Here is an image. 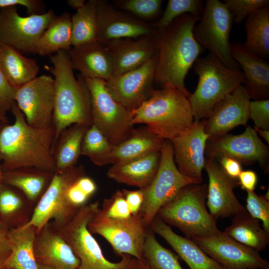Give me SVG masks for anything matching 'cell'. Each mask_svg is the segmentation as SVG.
<instances>
[{
  "mask_svg": "<svg viewBox=\"0 0 269 269\" xmlns=\"http://www.w3.org/2000/svg\"><path fill=\"white\" fill-rule=\"evenodd\" d=\"M11 111L15 121L0 130V158L2 172L24 167L56 172L53 155L55 131L53 125L35 128L26 122L15 102Z\"/></svg>",
  "mask_w": 269,
  "mask_h": 269,
  "instance_id": "6da1fadb",
  "label": "cell"
},
{
  "mask_svg": "<svg viewBox=\"0 0 269 269\" xmlns=\"http://www.w3.org/2000/svg\"><path fill=\"white\" fill-rule=\"evenodd\" d=\"M200 16L185 14L159 32L154 82L163 87L176 88L188 98L185 78L202 52L193 30Z\"/></svg>",
  "mask_w": 269,
  "mask_h": 269,
  "instance_id": "7a4b0ae2",
  "label": "cell"
},
{
  "mask_svg": "<svg viewBox=\"0 0 269 269\" xmlns=\"http://www.w3.org/2000/svg\"><path fill=\"white\" fill-rule=\"evenodd\" d=\"M50 61L52 66L45 68L54 76L55 145L67 128L77 124L91 126L92 122L89 90L81 75L75 77L67 51L60 50L50 55Z\"/></svg>",
  "mask_w": 269,
  "mask_h": 269,
  "instance_id": "3957f363",
  "label": "cell"
},
{
  "mask_svg": "<svg viewBox=\"0 0 269 269\" xmlns=\"http://www.w3.org/2000/svg\"><path fill=\"white\" fill-rule=\"evenodd\" d=\"M134 125L144 124L153 134L170 141L186 132L194 118L188 98L171 87L154 90L150 97L132 111Z\"/></svg>",
  "mask_w": 269,
  "mask_h": 269,
  "instance_id": "277c9868",
  "label": "cell"
},
{
  "mask_svg": "<svg viewBox=\"0 0 269 269\" xmlns=\"http://www.w3.org/2000/svg\"><path fill=\"white\" fill-rule=\"evenodd\" d=\"M207 191L204 184L186 185L160 209L156 216L190 239L217 234L220 231L216 219L206 206Z\"/></svg>",
  "mask_w": 269,
  "mask_h": 269,
  "instance_id": "5b68a950",
  "label": "cell"
},
{
  "mask_svg": "<svg viewBox=\"0 0 269 269\" xmlns=\"http://www.w3.org/2000/svg\"><path fill=\"white\" fill-rule=\"evenodd\" d=\"M193 66L198 82L188 98L195 121L207 118L213 107L245 82L239 69L226 66L211 53L198 58Z\"/></svg>",
  "mask_w": 269,
  "mask_h": 269,
  "instance_id": "8992f818",
  "label": "cell"
},
{
  "mask_svg": "<svg viewBox=\"0 0 269 269\" xmlns=\"http://www.w3.org/2000/svg\"><path fill=\"white\" fill-rule=\"evenodd\" d=\"M99 205L96 201L82 206L70 222L58 228L59 231L80 260L77 269H126L132 256L123 255L122 259L117 263L108 261L88 229V224Z\"/></svg>",
  "mask_w": 269,
  "mask_h": 269,
  "instance_id": "52a82bcc",
  "label": "cell"
},
{
  "mask_svg": "<svg viewBox=\"0 0 269 269\" xmlns=\"http://www.w3.org/2000/svg\"><path fill=\"white\" fill-rule=\"evenodd\" d=\"M160 152L157 171L149 185L141 189L143 201L139 212L146 228L150 227L160 209L174 198L182 188L189 184L201 183L184 175L178 170L171 141L164 139Z\"/></svg>",
  "mask_w": 269,
  "mask_h": 269,
  "instance_id": "ba28073f",
  "label": "cell"
},
{
  "mask_svg": "<svg viewBox=\"0 0 269 269\" xmlns=\"http://www.w3.org/2000/svg\"><path fill=\"white\" fill-rule=\"evenodd\" d=\"M84 79L90 94L92 125L115 146L129 137L135 129L132 111L114 99L105 80Z\"/></svg>",
  "mask_w": 269,
  "mask_h": 269,
  "instance_id": "9c48e42d",
  "label": "cell"
},
{
  "mask_svg": "<svg viewBox=\"0 0 269 269\" xmlns=\"http://www.w3.org/2000/svg\"><path fill=\"white\" fill-rule=\"evenodd\" d=\"M85 175L83 165L55 172L48 188L36 204L30 221L26 225L34 226L38 232L51 219L57 228L70 222L80 208L70 203L68 190L77 179Z\"/></svg>",
  "mask_w": 269,
  "mask_h": 269,
  "instance_id": "30bf717a",
  "label": "cell"
},
{
  "mask_svg": "<svg viewBox=\"0 0 269 269\" xmlns=\"http://www.w3.org/2000/svg\"><path fill=\"white\" fill-rule=\"evenodd\" d=\"M198 21L193 34L199 44L226 66L240 69L231 53L229 38L233 19L223 2L206 0Z\"/></svg>",
  "mask_w": 269,
  "mask_h": 269,
  "instance_id": "8fae6325",
  "label": "cell"
},
{
  "mask_svg": "<svg viewBox=\"0 0 269 269\" xmlns=\"http://www.w3.org/2000/svg\"><path fill=\"white\" fill-rule=\"evenodd\" d=\"M87 228L92 234L104 237L117 256L126 254L142 258L147 230L140 212L126 219H115L108 217L99 208L89 221Z\"/></svg>",
  "mask_w": 269,
  "mask_h": 269,
  "instance_id": "7c38bea8",
  "label": "cell"
},
{
  "mask_svg": "<svg viewBox=\"0 0 269 269\" xmlns=\"http://www.w3.org/2000/svg\"><path fill=\"white\" fill-rule=\"evenodd\" d=\"M52 10L21 16L15 6L0 8V43L32 53L37 41L55 16Z\"/></svg>",
  "mask_w": 269,
  "mask_h": 269,
  "instance_id": "4fadbf2b",
  "label": "cell"
},
{
  "mask_svg": "<svg viewBox=\"0 0 269 269\" xmlns=\"http://www.w3.org/2000/svg\"><path fill=\"white\" fill-rule=\"evenodd\" d=\"M54 78L42 75L17 88L15 102L31 127L44 128L53 125Z\"/></svg>",
  "mask_w": 269,
  "mask_h": 269,
  "instance_id": "5bb4252c",
  "label": "cell"
},
{
  "mask_svg": "<svg viewBox=\"0 0 269 269\" xmlns=\"http://www.w3.org/2000/svg\"><path fill=\"white\" fill-rule=\"evenodd\" d=\"M224 269H269V262L259 252L245 246L223 232L191 239Z\"/></svg>",
  "mask_w": 269,
  "mask_h": 269,
  "instance_id": "9a60e30c",
  "label": "cell"
},
{
  "mask_svg": "<svg viewBox=\"0 0 269 269\" xmlns=\"http://www.w3.org/2000/svg\"><path fill=\"white\" fill-rule=\"evenodd\" d=\"M157 60V54L140 67L106 81L114 99L131 111L149 99L154 90L152 84Z\"/></svg>",
  "mask_w": 269,
  "mask_h": 269,
  "instance_id": "2e32d148",
  "label": "cell"
},
{
  "mask_svg": "<svg viewBox=\"0 0 269 269\" xmlns=\"http://www.w3.org/2000/svg\"><path fill=\"white\" fill-rule=\"evenodd\" d=\"M251 97L243 85L218 102L205 119L208 141L218 139L239 125L246 126Z\"/></svg>",
  "mask_w": 269,
  "mask_h": 269,
  "instance_id": "e0dca14e",
  "label": "cell"
},
{
  "mask_svg": "<svg viewBox=\"0 0 269 269\" xmlns=\"http://www.w3.org/2000/svg\"><path fill=\"white\" fill-rule=\"evenodd\" d=\"M205 151L210 158L217 160L227 156L244 164L258 162L264 165L269 157L267 146L259 137L256 130L250 126L241 134H227L208 141Z\"/></svg>",
  "mask_w": 269,
  "mask_h": 269,
  "instance_id": "ac0fdd59",
  "label": "cell"
},
{
  "mask_svg": "<svg viewBox=\"0 0 269 269\" xmlns=\"http://www.w3.org/2000/svg\"><path fill=\"white\" fill-rule=\"evenodd\" d=\"M97 40L105 43L125 38H136L159 33L152 25L123 11L105 0H97Z\"/></svg>",
  "mask_w": 269,
  "mask_h": 269,
  "instance_id": "d6986e66",
  "label": "cell"
},
{
  "mask_svg": "<svg viewBox=\"0 0 269 269\" xmlns=\"http://www.w3.org/2000/svg\"><path fill=\"white\" fill-rule=\"evenodd\" d=\"M204 168L209 178L206 206L210 213L217 219L247 212L234 192L239 185L238 179L229 177L214 159H206Z\"/></svg>",
  "mask_w": 269,
  "mask_h": 269,
  "instance_id": "ffe728a7",
  "label": "cell"
},
{
  "mask_svg": "<svg viewBox=\"0 0 269 269\" xmlns=\"http://www.w3.org/2000/svg\"><path fill=\"white\" fill-rule=\"evenodd\" d=\"M205 120L194 121L184 133L171 140L174 161L184 175L203 182L202 171L204 168V156L208 135L204 131Z\"/></svg>",
  "mask_w": 269,
  "mask_h": 269,
  "instance_id": "44dd1931",
  "label": "cell"
},
{
  "mask_svg": "<svg viewBox=\"0 0 269 269\" xmlns=\"http://www.w3.org/2000/svg\"><path fill=\"white\" fill-rule=\"evenodd\" d=\"M33 251L37 264L54 269H77L80 260L52 222L36 234Z\"/></svg>",
  "mask_w": 269,
  "mask_h": 269,
  "instance_id": "7402d4cb",
  "label": "cell"
},
{
  "mask_svg": "<svg viewBox=\"0 0 269 269\" xmlns=\"http://www.w3.org/2000/svg\"><path fill=\"white\" fill-rule=\"evenodd\" d=\"M159 35V33L136 38H120L104 43L114 57L113 76L139 67L155 56L158 52Z\"/></svg>",
  "mask_w": 269,
  "mask_h": 269,
  "instance_id": "603a6c76",
  "label": "cell"
},
{
  "mask_svg": "<svg viewBox=\"0 0 269 269\" xmlns=\"http://www.w3.org/2000/svg\"><path fill=\"white\" fill-rule=\"evenodd\" d=\"M67 52L73 70L83 77L107 81L113 76L114 57L105 43L95 40L72 47Z\"/></svg>",
  "mask_w": 269,
  "mask_h": 269,
  "instance_id": "cb8c5ba5",
  "label": "cell"
},
{
  "mask_svg": "<svg viewBox=\"0 0 269 269\" xmlns=\"http://www.w3.org/2000/svg\"><path fill=\"white\" fill-rule=\"evenodd\" d=\"M233 58L243 70L244 86L251 99H269V64L264 59L248 50L239 42L231 43Z\"/></svg>",
  "mask_w": 269,
  "mask_h": 269,
  "instance_id": "d4e9b609",
  "label": "cell"
},
{
  "mask_svg": "<svg viewBox=\"0 0 269 269\" xmlns=\"http://www.w3.org/2000/svg\"><path fill=\"white\" fill-rule=\"evenodd\" d=\"M150 227L163 238L190 269H224L209 257L191 239L175 233L169 225L157 216Z\"/></svg>",
  "mask_w": 269,
  "mask_h": 269,
  "instance_id": "484cf974",
  "label": "cell"
},
{
  "mask_svg": "<svg viewBox=\"0 0 269 269\" xmlns=\"http://www.w3.org/2000/svg\"><path fill=\"white\" fill-rule=\"evenodd\" d=\"M154 152L129 161L113 164L108 177L120 183L146 187L154 178L159 167L160 152Z\"/></svg>",
  "mask_w": 269,
  "mask_h": 269,
  "instance_id": "4316f807",
  "label": "cell"
},
{
  "mask_svg": "<svg viewBox=\"0 0 269 269\" xmlns=\"http://www.w3.org/2000/svg\"><path fill=\"white\" fill-rule=\"evenodd\" d=\"M35 206L20 191L0 182V222L8 229L27 225Z\"/></svg>",
  "mask_w": 269,
  "mask_h": 269,
  "instance_id": "83f0119b",
  "label": "cell"
},
{
  "mask_svg": "<svg viewBox=\"0 0 269 269\" xmlns=\"http://www.w3.org/2000/svg\"><path fill=\"white\" fill-rule=\"evenodd\" d=\"M164 140L146 127L134 129L129 137L113 147L110 163H123L160 151Z\"/></svg>",
  "mask_w": 269,
  "mask_h": 269,
  "instance_id": "f1b7e54d",
  "label": "cell"
},
{
  "mask_svg": "<svg viewBox=\"0 0 269 269\" xmlns=\"http://www.w3.org/2000/svg\"><path fill=\"white\" fill-rule=\"evenodd\" d=\"M55 173L34 167L20 168L3 172L2 182L19 190L36 205Z\"/></svg>",
  "mask_w": 269,
  "mask_h": 269,
  "instance_id": "f546056e",
  "label": "cell"
},
{
  "mask_svg": "<svg viewBox=\"0 0 269 269\" xmlns=\"http://www.w3.org/2000/svg\"><path fill=\"white\" fill-rule=\"evenodd\" d=\"M0 69L13 87L18 88L37 77V61L27 58L16 49L0 43Z\"/></svg>",
  "mask_w": 269,
  "mask_h": 269,
  "instance_id": "4dcf8cb0",
  "label": "cell"
},
{
  "mask_svg": "<svg viewBox=\"0 0 269 269\" xmlns=\"http://www.w3.org/2000/svg\"><path fill=\"white\" fill-rule=\"evenodd\" d=\"M37 232L36 228L32 225L8 230L11 252L4 264L5 268L39 269L33 251V242Z\"/></svg>",
  "mask_w": 269,
  "mask_h": 269,
  "instance_id": "1f68e13d",
  "label": "cell"
},
{
  "mask_svg": "<svg viewBox=\"0 0 269 269\" xmlns=\"http://www.w3.org/2000/svg\"><path fill=\"white\" fill-rule=\"evenodd\" d=\"M72 46L71 15L64 12L55 15L37 41L32 53L50 56L60 50L68 51Z\"/></svg>",
  "mask_w": 269,
  "mask_h": 269,
  "instance_id": "d6a6232c",
  "label": "cell"
},
{
  "mask_svg": "<svg viewBox=\"0 0 269 269\" xmlns=\"http://www.w3.org/2000/svg\"><path fill=\"white\" fill-rule=\"evenodd\" d=\"M223 232L259 252L264 251L269 244V233L261 226L260 220L252 217L247 211L234 216L231 224Z\"/></svg>",
  "mask_w": 269,
  "mask_h": 269,
  "instance_id": "836d02e7",
  "label": "cell"
},
{
  "mask_svg": "<svg viewBox=\"0 0 269 269\" xmlns=\"http://www.w3.org/2000/svg\"><path fill=\"white\" fill-rule=\"evenodd\" d=\"M90 126L74 124L62 132L53 149L55 172H61L75 166L81 155L83 137Z\"/></svg>",
  "mask_w": 269,
  "mask_h": 269,
  "instance_id": "e575fe53",
  "label": "cell"
},
{
  "mask_svg": "<svg viewBox=\"0 0 269 269\" xmlns=\"http://www.w3.org/2000/svg\"><path fill=\"white\" fill-rule=\"evenodd\" d=\"M246 39L244 46L264 59L269 56V7H262L250 14L245 21Z\"/></svg>",
  "mask_w": 269,
  "mask_h": 269,
  "instance_id": "d590c367",
  "label": "cell"
},
{
  "mask_svg": "<svg viewBox=\"0 0 269 269\" xmlns=\"http://www.w3.org/2000/svg\"><path fill=\"white\" fill-rule=\"evenodd\" d=\"M71 26L73 47L97 40V0L86 1L71 15Z\"/></svg>",
  "mask_w": 269,
  "mask_h": 269,
  "instance_id": "8d00e7d4",
  "label": "cell"
},
{
  "mask_svg": "<svg viewBox=\"0 0 269 269\" xmlns=\"http://www.w3.org/2000/svg\"><path fill=\"white\" fill-rule=\"evenodd\" d=\"M142 258L150 269H183L178 261V256L162 246L152 230L147 231Z\"/></svg>",
  "mask_w": 269,
  "mask_h": 269,
  "instance_id": "74e56055",
  "label": "cell"
},
{
  "mask_svg": "<svg viewBox=\"0 0 269 269\" xmlns=\"http://www.w3.org/2000/svg\"><path fill=\"white\" fill-rule=\"evenodd\" d=\"M113 147L99 130L92 125L83 137L81 155L87 156L97 165L103 166L110 163Z\"/></svg>",
  "mask_w": 269,
  "mask_h": 269,
  "instance_id": "f35d334b",
  "label": "cell"
},
{
  "mask_svg": "<svg viewBox=\"0 0 269 269\" xmlns=\"http://www.w3.org/2000/svg\"><path fill=\"white\" fill-rule=\"evenodd\" d=\"M204 6L200 0H169L161 16L152 25L159 32L162 31L183 14L201 16Z\"/></svg>",
  "mask_w": 269,
  "mask_h": 269,
  "instance_id": "ab89813d",
  "label": "cell"
},
{
  "mask_svg": "<svg viewBox=\"0 0 269 269\" xmlns=\"http://www.w3.org/2000/svg\"><path fill=\"white\" fill-rule=\"evenodd\" d=\"M113 5L136 18L144 20L157 17L161 11L162 0H113Z\"/></svg>",
  "mask_w": 269,
  "mask_h": 269,
  "instance_id": "60d3db41",
  "label": "cell"
},
{
  "mask_svg": "<svg viewBox=\"0 0 269 269\" xmlns=\"http://www.w3.org/2000/svg\"><path fill=\"white\" fill-rule=\"evenodd\" d=\"M230 12L233 21L241 23L256 10L269 6V0H224L223 1Z\"/></svg>",
  "mask_w": 269,
  "mask_h": 269,
  "instance_id": "b9f144b4",
  "label": "cell"
},
{
  "mask_svg": "<svg viewBox=\"0 0 269 269\" xmlns=\"http://www.w3.org/2000/svg\"><path fill=\"white\" fill-rule=\"evenodd\" d=\"M246 211L253 218L261 221L263 228L269 233V201L253 191H247Z\"/></svg>",
  "mask_w": 269,
  "mask_h": 269,
  "instance_id": "7bdbcfd3",
  "label": "cell"
},
{
  "mask_svg": "<svg viewBox=\"0 0 269 269\" xmlns=\"http://www.w3.org/2000/svg\"><path fill=\"white\" fill-rule=\"evenodd\" d=\"M109 218L126 219L132 216L122 191L118 190L113 196L104 200L102 208Z\"/></svg>",
  "mask_w": 269,
  "mask_h": 269,
  "instance_id": "ee69618b",
  "label": "cell"
},
{
  "mask_svg": "<svg viewBox=\"0 0 269 269\" xmlns=\"http://www.w3.org/2000/svg\"><path fill=\"white\" fill-rule=\"evenodd\" d=\"M249 118L253 121L255 127L269 130V100L250 101Z\"/></svg>",
  "mask_w": 269,
  "mask_h": 269,
  "instance_id": "f6af8a7d",
  "label": "cell"
},
{
  "mask_svg": "<svg viewBox=\"0 0 269 269\" xmlns=\"http://www.w3.org/2000/svg\"><path fill=\"white\" fill-rule=\"evenodd\" d=\"M17 88L13 87L6 79L0 69V116L5 117L11 111L15 102V94Z\"/></svg>",
  "mask_w": 269,
  "mask_h": 269,
  "instance_id": "bcb514c9",
  "label": "cell"
},
{
  "mask_svg": "<svg viewBox=\"0 0 269 269\" xmlns=\"http://www.w3.org/2000/svg\"><path fill=\"white\" fill-rule=\"evenodd\" d=\"M18 5L26 8L29 15L40 14L45 13V5L39 0H0V8Z\"/></svg>",
  "mask_w": 269,
  "mask_h": 269,
  "instance_id": "7dc6e473",
  "label": "cell"
},
{
  "mask_svg": "<svg viewBox=\"0 0 269 269\" xmlns=\"http://www.w3.org/2000/svg\"><path fill=\"white\" fill-rule=\"evenodd\" d=\"M132 215L139 212L143 201V193L141 189L131 191L122 190Z\"/></svg>",
  "mask_w": 269,
  "mask_h": 269,
  "instance_id": "c3c4849f",
  "label": "cell"
},
{
  "mask_svg": "<svg viewBox=\"0 0 269 269\" xmlns=\"http://www.w3.org/2000/svg\"><path fill=\"white\" fill-rule=\"evenodd\" d=\"M225 172L231 178L238 179L242 171L241 163L238 160L227 156L217 160Z\"/></svg>",
  "mask_w": 269,
  "mask_h": 269,
  "instance_id": "681fc988",
  "label": "cell"
},
{
  "mask_svg": "<svg viewBox=\"0 0 269 269\" xmlns=\"http://www.w3.org/2000/svg\"><path fill=\"white\" fill-rule=\"evenodd\" d=\"M238 184L246 191H253L258 182L257 173L251 170L242 171L239 175Z\"/></svg>",
  "mask_w": 269,
  "mask_h": 269,
  "instance_id": "f907efd6",
  "label": "cell"
},
{
  "mask_svg": "<svg viewBox=\"0 0 269 269\" xmlns=\"http://www.w3.org/2000/svg\"><path fill=\"white\" fill-rule=\"evenodd\" d=\"M75 183L76 182L69 188L67 196L72 205L77 207L81 208L82 206L86 204L90 197L80 189Z\"/></svg>",
  "mask_w": 269,
  "mask_h": 269,
  "instance_id": "816d5d0a",
  "label": "cell"
},
{
  "mask_svg": "<svg viewBox=\"0 0 269 269\" xmlns=\"http://www.w3.org/2000/svg\"><path fill=\"white\" fill-rule=\"evenodd\" d=\"M8 231L6 228L0 229V267L4 266L11 252Z\"/></svg>",
  "mask_w": 269,
  "mask_h": 269,
  "instance_id": "f5cc1de1",
  "label": "cell"
},
{
  "mask_svg": "<svg viewBox=\"0 0 269 269\" xmlns=\"http://www.w3.org/2000/svg\"><path fill=\"white\" fill-rule=\"evenodd\" d=\"M75 183L78 188L90 198L97 190V186L94 181L86 175L80 177Z\"/></svg>",
  "mask_w": 269,
  "mask_h": 269,
  "instance_id": "db71d44e",
  "label": "cell"
},
{
  "mask_svg": "<svg viewBox=\"0 0 269 269\" xmlns=\"http://www.w3.org/2000/svg\"><path fill=\"white\" fill-rule=\"evenodd\" d=\"M126 269H150L147 263L142 258L137 259L132 257Z\"/></svg>",
  "mask_w": 269,
  "mask_h": 269,
  "instance_id": "11a10c76",
  "label": "cell"
},
{
  "mask_svg": "<svg viewBox=\"0 0 269 269\" xmlns=\"http://www.w3.org/2000/svg\"><path fill=\"white\" fill-rule=\"evenodd\" d=\"M85 0H68L67 3L72 8L78 10L83 7L85 4Z\"/></svg>",
  "mask_w": 269,
  "mask_h": 269,
  "instance_id": "9f6ffc18",
  "label": "cell"
},
{
  "mask_svg": "<svg viewBox=\"0 0 269 269\" xmlns=\"http://www.w3.org/2000/svg\"><path fill=\"white\" fill-rule=\"evenodd\" d=\"M254 128L256 130L257 132H258L260 135L267 142L269 143V130H262L256 127Z\"/></svg>",
  "mask_w": 269,
  "mask_h": 269,
  "instance_id": "6f0895ef",
  "label": "cell"
},
{
  "mask_svg": "<svg viewBox=\"0 0 269 269\" xmlns=\"http://www.w3.org/2000/svg\"><path fill=\"white\" fill-rule=\"evenodd\" d=\"M38 266L39 269H54L50 267H46L45 266H43V265H40L38 264Z\"/></svg>",
  "mask_w": 269,
  "mask_h": 269,
  "instance_id": "680465c9",
  "label": "cell"
},
{
  "mask_svg": "<svg viewBox=\"0 0 269 269\" xmlns=\"http://www.w3.org/2000/svg\"><path fill=\"white\" fill-rule=\"evenodd\" d=\"M2 171L0 166V182L2 181Z\"/></svg>",
  "mask_w": 269,
  "mask_h": 269,
  "instance_id": "91938a15",
  "label": "cell"
},
{
  "mask_svg": "<svg viewBox=\"0 0 269 269\" xmlns=\"http://www.w3.org/2000/svg\"><path fill=\"white\" fill-rule=\"evenodd\" d=\"M2 228L7 229L1 222H0V229H2Z\"/></svg>",
  "mask_w": 269,
  "mask_h": 269,
  "instance_id": "94428289",
  "label": "cell"
},
{
  "mask_svg": "<svg viewBox=\"0 0 269 269\" xmlns=\"http://www.w3.org/2000/svg\"><path fill=\"white\" fill-rule=\"evenodd\" d=\"M0 120L1 121H5V118H3L0 116Z\"/></svg>",
  "mask_w": 269,
  "mask_h": 269,
  "instance_id": "6125c7cd",
  "label": "cell"
},
{
  "mask_svg": "<svg viewBox=\"0 0 269 269\" xmlns=\"http://www.w3.org/2000/svg\"><path fill=\"white\" fill-rule=\"evenodd\" d=\"M4 266H2L0 267V269H4Z\"/></svg>",
  "mask_w": 269,
  "mask_h": 269,
  "instance_id": "be15d7a7",
  "label": "cell"
},
{
  "mask_svg": "<svg viewBox=\"0 0 269 269\" xmlns=\"http://www.w3.org/2000/svg\"><path fill=\"white\" fill-rule=\"evenodd\" d=\"M4 269H11V268H5V267H4Z\"/></svg>",
  "mask_w": 269,
  "mask_h": 269,
  "instance_id": "e7e4bbea",
  "label": "cell"
}]
</instances>
